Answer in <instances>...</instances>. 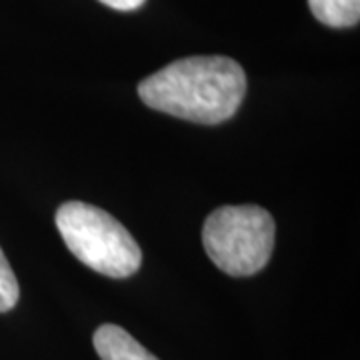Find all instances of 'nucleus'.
I'll return each mask as SVG.
<instances>
[{
  "instance_id": "3",
  "label": "nucleus",
  "mask_w": 360,
  "mask_h": 360,
  "mask_svg": "<svg viewBox=\"0 0 360 360\" xmlns=\"http://www.w3.org/2000/svg\"><path fill=\"white\" fill-rule=\"evenodd\" d=\"M202 245L222 272L257 274L269 264L274 248V220L260 206H220L206 219Z\"/></svg>"
},
{
  "instance_id": "4",
  "label": "nucleus",
  "mask_w": 360,
  "mask_h": 360,
  "mask_svg": "<svg viewBox=\"0 0 360 360\" xmlns=\"http://www.w3.org/2000/svg\"><path fill=\"white\" fill-rule=\"evenodd\" d=\"M92 342L101 360H158L116 324H103L96 328Z\"/></svg>"
},
{
  "instance_id": "2",
  "label": "nucleus",
  "mask_w": 360,
  "mask_h": 360,
  "mask_svg": "<svg viewBox=\"0 0 360 360\" xmlns=\"http://www.w3.org/2000/svg\"><path fill=\"white\" fill-rule=\"evenodd\" d=\"M56 229L68 250L104 276L127 278L141 269V246L112 214L98 206L65 202L56 210Z\"/></svg>"
},
{
  "instance_id": "5",
  "label": "nucleus",
  "mask_w": 360,
  "mask_h": 360,
  "mask_svg": "<svg viewBox=\"0 0 360 360\" xmlns=\"http://www.w3.org/2000/svg\"><path fill=\"white\" fill-rule=\"evenodd\" d=\"M310 13L330 28H348L359 25L360 0H309Z\"/></svg>"
},
{
  "instance_id": "7",
  "label": "nucleus",
  "mask_w": 360,
  "mask_h": 360,
  "mask_svg": "<svg viewBox=\"0 0 360 360\" xmlns=\"http://www.w3.org/2000/svg\"><path fill=\"white\" fill-rule=\"evenodd\" d=\"M101 2H103V4H106V6H110V8H115V11L130 13V11H136V8H141L146 0H101Z\"/></svg>"
},
{
  "instance_id": "6",
  "label": "nucleus",
  "mask_w": 360,
  "mask_h": 360,
  "mask_svg": "<svg viewBox=\"0 0 360 360\" xmlns=\"http://www.w3.org/2000/svg\"><path fill=\"white\" fill-rule=\"evenodd\" d=\"M18 296H20L18 281L14 276L13 266L8 264V260L0 248V312L13 310L18 302Z\"/></svg>"
},
{
  "instance_id": "1",
  "label": "nucleus",
  "mask_w": 360,
  "mask_h": 360,
  "mask_svg": "<svg viewBox=\"0 0 360 360\" xmlns=\"http://www.w3.org/2000/svg\"><path fill=\"white\" fill-rule=\"evenodd\" d=\"M245 94V70L229 56L180 58L139 84V96L146 106L198 124L229 120Z\"/></svg>"
}]
</instances>
